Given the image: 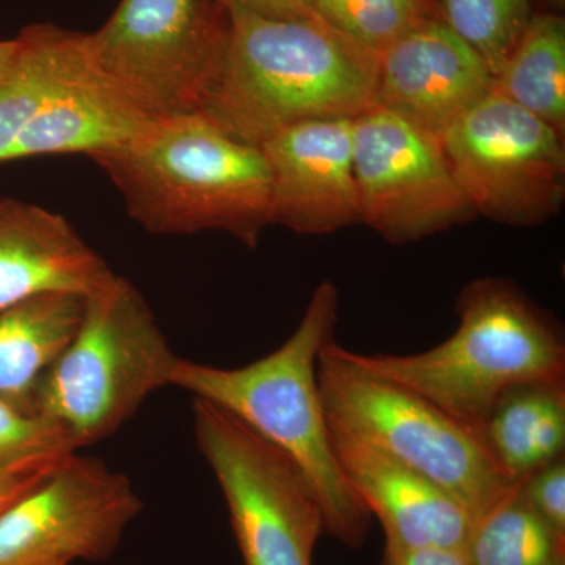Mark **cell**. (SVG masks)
Wrapping results in <instances>:
<instances>
[{
	"mask_svg": "<svg viewBox=\"0 0 565 565\" xmlns=\"http://www.w3.org/2000/svg\"><path fill=\"white\" fill-rule=\"evenodd\" d=\"M338 305L337 286L322 281L291 337L269 355L232 370L178 359L170 385L218 405L285 452L313 487L326 534L360 548L371 515L338 467L318 386L319 355L334 340Z\"/></svg>",
	"mask_w": 565,
	"mask_h": 565,
	"instance_id": "2",
	"label": "cell"
},
{
	"mask_svg": "<svg viewBox=\"0 0 565 565\" xmlns=\"http://www.w3.org/2000/svg\"><path fill=\"white\" fill-rule=\"evenodd\" d=\"M35 565H70L68 563H65V561H47V563H40Z\"/></svg>",
	"mask_w": 565,
	"mask_h": 565,
	"instance_id": "31",
	"label": "cell"
},
{
	"mask_svg": "<svg viewBox=\"0 0 565 565\" xmlns=\"http://www.w3.org/2000/svg\"><path fill=\"white\" fill-rule=\"evenodd\" d=\"M316 13L375 55L441 20L440 0H315Z\"/></svg>",
	"mask_w": 565,
	"mask_h": 565,
	"instance_id": "22",
	"label": "cell"
},
{
	"mask_svg": "<svg viewBox=\"0 0 565 565\" xmlns=\"http://www.w3.org/2000/svg\"><path fill=\"white\" fill-rule=\"evenodd\" d=\"M18 41L0 40V79L6 76L7 71L13 65L14 55H17Z\"/></svg>",
	"mask_w": 565,
	"mask_h": 565,
	"instance_id": "29",
	"label": "cell"
},
{
	"mask_svg": "<svg viewBox=\"0 0 565 565\" xmlns=\"http://www.w3.org/2000/svg\"><path fill=\"white\" fill-rule=\"evenodd\" d=\"M330 434L341 475L381 523L385 544L463 548L473 515L451 493L367 441L333 429Z\"/></svg>",
	"mask_w": 565,
	"mask_h": 565,
	"instance_id": "14",
	"label": "cell"
},
{
	"mask_svg": "<svg viewBox=\"0 0 565 565\" xmlns=\"http://www.w3.org/2000/svg\"><path fill=\"white\" fill-rule=\"evenodd\" d=\"M141 509L128 476L74 452L0 514V565L109 559Z\"/></svg>",
	"mask_w": 565,
	"mask_h": 565,
	"instance_id": "11",
	"label": "cell"
},
{
	"mask_svg": "<svg viewBox=\"0 0 565 565\" xmlns=\"http://www.w3.org/2000/svg\"><path fill=\"white\" fill-rule=\"evenodd\" d=\"M360 223L393 244L414 243L476 217L441 137L373 106L352 118Z\"/></svg>",
	"mask_w": 565,
	"mask_h": 565,
	"instance_id": "10",
	"label": "cell"
},
{
	"mask_svg": "<svg viewBox=\"0 0 565 565\" xmlns=\"http://www.w3.org/2000/svg\"><path fill=\"white\" fill-rule=\"evenodd\" d=\"M482 440L512 479L564 457L565 385L523 384L505 392L482 429Z\"/></svg>",
	"mask_w": 565,
	"mask_h": 565,
	"instance_id": "18",
	"label": "cell"
},
{
	"mask_svg": "<svg viewBox=\"0 0 565 565\" xmlns=\"http://www.w3.org/2000/svg\"><path fill=\"white\" fill-rule=\"evenodd\" d=\"M77 32L52 24H33L17 36L13 65L0 79V162L35 120L76 47Z\"/></svg>",
	"mask_w": 565,
	"mask_h": 565,
	"instance_id": "19",
	"label": "cell"
},
{
	"mask_svg": "<svg viewBox=\"0 0 565 565\" xmlns=\"http://www.w3.org/2000/svg\"><path fill=\"white\" fill-rule=\"evenodd\" d=\"M76 448L55 424L0 399V468L63 459Z\"/></svg>",
	"mask_w": 565,
	"mask_h": 565,
	"instance_id": "24",
	"label": "cell"
},
{
	"mask_svg": "<svg viewBox=\"0 0 565 565\" xmlns=\"http://www.w3.org/2000/svg\"><path fill=\"white\" fill-rule=\"evenodd\" d=\"M225 7L267 14V17L299 18L315 17V0H222Z\"/></svg>",
	"mask_w": 565,
	"mask_h": 565,
	"instance_id": "28",
	"label": "cell"
},
{
	"mask_svg": "<svg viewBox=\"0 0 565 565\" xmlns=\"http://www.w3.org/2000/svg\"><path fill=\"white\" fill-rule=\"evenodd\" d=\"M456 332L429 351L352 352L348 362L419 394L481 435L494 405L523 384L565 385V341L559 323L508 278H478L457 299Z\"/></svg>",
	"mask_w": 565,
	"mask_h": 565,
	"instance_id": "4",
	"label": "cell"
},
{
	"mask_svg": "<svg viewBox=\"0 0 565 565\" xmlns=\"http://www.w3.org/2000/svg\"><path fill=\"white\" fill-rule=\"evenodd\" d=\"M520 492L535 514L565 535V460L545 465L519 479Z\"/></svg>",
	"mask_w": 565,
	"mask_h": 565,
	"instance_id": "25",
	"label": "cell"
},
{
	"mask_svg": "<svg viewBox=\"0 0 565 565\" xmlns=\"http://www.w3.org/2000/svg\"><path fill=\"white\" fill-rule=\"evenodd\" d=\"M493 74L441 20L379 55L374 106L441 137L493 90Z\"/></svg>",
	"mask_w": 565,
	"mask_h": 565,
	"instance_id": "13",
	"label": "cell"
},
{
	"mask_svg": "<svg viewBox=\"0 0 565 565\" xmlns=\"http://www.w3.org/2000/svg\"><path fill=\"white\" fill-rule=\"evenodd\" d=\"M228 47L202 114L234 139L259 147L311 120L355 118L374 106L379 55L315 17H267L226 7Z\"/></svg>",
	"mask_w": 565,
	"mask_h": 565,
	"instance_id": "1",
	"label": "cell"
},
{
	"mask_svg": "<svg viewBox=\"0 0 565 565\" xmlns=\"http://www.w3.org/2000/svg\"><path fill=\"white\" fill-rule=\"evenodd\" d=\"M111 277L63 215L0 199V311L44 294L87 297Z\"/></svg>",
	"mask_w": 565,
	"mask_h": 565,
	"instance_id": "15",
	"label": "cell"
},
{
	"mask_svg": "<svg viewBox=\"0 0 565 565\" xmlns=\"http://www.w3.org/2000/svg\"><path fill=\"white\" fill-rule=\"evenodd\" d=\"M462 550L470 565L565 564V535L535 514L519 481L475 516Z\"/></svg>",
	"mask_w": 565,
	"mask_h": 565,
	"instance_id": "21",
	"label": "cell"
},
{
	"mask_svg": "<svg viewBox=\"0 0 565 565\" xmlns=\"http://www.w3.org/2000/svg\"><path fill=\"white\" fill-rule=\"evenodd\" d=\"M230 17L222 0H120L84 33L88 58L148 120L202 114L217 87Z\"/></svg>",
	"mask_w": 565,
	"mask_h": 565,
	"instance_id": "7",
	"label": "cell"
},
{
	"mask_svg": "<svg viewBox=\"0 0 565 565\" xmlns=\"http://www.w3.org/2000/svg\"><path fill=\"white\" fill-rule=\"evenodd\" d=\"M318 386L330 429L414 468L451 493L473 519L516 482L490 455L481 435L412 390L348 362L334 340L319 355Z\"/></svg>",
	"mask_w": 565,
	"mask_h": 565,
	"instance_id": "6",
	"label": "cell"
},
{
	"mask_svg": "<svg viewBox=\"0 0 565 565\" xmlns=\"http://www.w3.org/2000/svg\"><path fill=\"white\" fill-rule=\"evenodd\" d=\"M147 232L232 234L255 248L270 221V174L262 150L203 114L148 121L131 140L93 156Z\"/></svg>",
	"mask_w": 565,
	"mask_h": 565,
	"instance_id": "3",
	"label": "cell"
},
{
	"mask_svg": "<svg viewBox=\"0 0 565 565\" xmlns=\"http://www.w3.org/2000/svg\"><path fill=\"white\" fill-rule=\"evenodd\" d=\"M66 457L0 468V514L9 509L14 501L20 500L22 494L28 493L44 478H47Z\"/></svg>",
	"mask_w": 565,
	"mask_h": 565,
	"instance_id": "26",
	"label": "cell"
},
{
	"mask_svg": "<svg viewBox=\"0 0 565 565\" xmlns=\"http://www.w3.org/2000/svg\"><path fill=\"white\" fill-rule=\"evenodd\" d=\"M196 445L221 486L244 565H313L321 504L277 446L210 401L193 397Z\"/></svg>",
	"mask_w": 565,
	"mask_h": 565,
	"instance_id": "8",
	"label": "cell"
},
{
	"mask_svg": "<svg viewBox=\"0 0 565 565\" xmlns=\"http://www.w3.org/2000/svg\"><path fill=\"white\" fill-rule=\"evenodd\" d=\"M178 359L143 296L114 274L85 297L73 340L36 388L33 414L79 451L117 433L151 393L170 385Z\"/></svg>",
	"mask_w": 565,
	"mask_h": 565,
	"instance_id": "5",
	"label": "cell"
},
{
	"mask_svg": "<svg viewBox=\"0 0 565 565\" xmlns=\"http://www.w3.org/2000/svg\"><path fill=\"white\" fill-rule=\"evenodd\" d=\"M148 121L151 120L126 102L93 66L85 51L84 33H79L61 82L13 145L7 162L70 152L93 158L121 147Z\"/></svg>",
	"mask_w": 565,
	"mask_h": 565,
	"instance_id": "16",
	"label": "cell"
},
{
	"mask_svg": "<svg viewBox=\"0 0 565 565\" xmlns=\"http://www.w3.org/2000/svg\"><path fill=\"white\" fill-rule=\"evenodd\" d=\"M493 88L565 134V21L534 13L525 35L494 76Z\"/></svg>",
	"mask_w": 565,
	"mask_h": 565,
	"instance_id": "20",
	"label": "cell"
},
{
	"mask_svg": "<svg viewBox=\"0 0 565 565\" xmlns=\"http://www.w3.org/2000/svg\"><path fill=\"white\" fill-rule=\"evenodd\" d=\"M270 174V221L322 236L360 223L352 118L289 126L259 145Z\"/></svg>",
	"mask_w": 565,
	"mask_h": 565,
	"instance_id": "12",
	"label": "cell"
},
{
	"mask_svg": "<svg viewBox=\"0 0 565 565\" xmlns=\"http://www.w3.org/2000/svg\"><path fill=\"white\" fill-rule=\"evenodd\" d=\"M441 21L481 55L493 79L525 35L531 0H440Z\"/></svg>",
	"mask_w": 565,
	"mask_h": 565,
	"instance_id": "23",
	"label": "cell"
},
{
	"mask_svg": "<svg viewBox=\"0 0 565 565\" xmlns=\"http://www.w3.org/2000/svg\"><path fill=\"white\" fill-rule=\"evenodd\" d=\"M550 6L555 7L556 10H563L565 6V0H545Z\"/></svg>",
	"mask_w": 565,
	"mask_h": 565,
	"instance_id": "30",
	"label": "cell"
},
{
	"mask_svg": "<svg viewBox=\"0 0 565 565\" xmlns=\"http://www.w3.org/2000/svg\"><path fill=\"white\" fill-rule=\"evenodd\" d=\"M381 565H470L463 550L404 548L385 544Z\"/></svg>",
	"mask_w": 565,
	"mask_h": 565,
	"instance_id": "27",
	"label": "cell"
},
{
	"mask_svg": "<svg viewBox=\"0 0 565 565\" xmlns=\"http://www.w3.org/2000/svg\"><path fill=\"white\" fill-rule=\"evenodd\" d=\"M84 299L44 294L0 311V399L33 414L36 388L73 340Z\"/></svg>",
	"mask_w": 565,
	"mask_h": 565,
	"instance_id": "17",
	"label": "cell"
},
{
	"mask_svg": "<svg viewBox=\"0 0 565 565\" xmlns=\"http://www.w3.org/2000/svg\"><path fill=\"white\" fill-rule=\"evenodd\" d=\"M561 565H565V564H561Z\"/></svg>",
	"mask_w": 565,
	"mask_h": 565,
	"instance_id": "32",
	"label": "cell"
},
{
	"mask_svg": "<svg viewBox=\"0 0 565 565\" xmlns=\"http://www.w3.org/2000/svg\"><path fill=\"white\" fill-rule=\"evenodd\" d=\"M441 145L476 215L535 226L563 207L564 137L494 88L441 136Z\"/></svg>",
	"mask_w": 565,
	"mask_h": 565,
	"instance_id": "9",
	"label": "cell"
}]
</instances>
